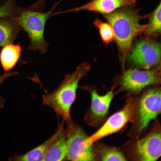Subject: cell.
<instances>
[{"instance_id":"1","label":"cell","mask_w":161,"mask_h":161,"mask_svg":"<svg viewBox=\"0 0 161 161\" xmlns=\"http://www.w3.org/2000/svg\"><path fill=\"white\" fill-rule=\"evenodd\" d=\"M139 10L129 7L119 8L102 15L112 27L116 43L122 53L126 55L131 47L134 38L144 32L147 25L140 21L147 18L148 15L141 16Z\"/></svg>"},{"instance_id":"2","label":"cell","mask_w":161,"mask_h":161,"mask_svg":"<svg viewBox=\"0 0 161 161\" xmlns=\"http://www.w3.org/2000/svg\"><path fill=\"white\" fill-rule=\"evenodd\" d=\"M90 69L91 65L87 62L79 64L74 72L65 76L56 89L42 95L43 104L52 109L68 123L71 121L70 109L76 99L79 82Z\"/></svg>"},{"instance_id":"3","label":"cell","mask_w":161,"mask_h":161,"mask_svg":"<svg viewBox=\"0 0 161 161\" xmlns=\"http://www.w3.org/2000/svg\"><path fill=\"white\" fill-rule=\"evenodd\" d=\"M156 120L144 137H132L122 147L127 160L133 161L157 160L161 156V130Z\"/></svg>"},{"instance_id":"4","label":"cell","mask_w":161,"mask_h":161,"mask_svg":"<svg viewBox=\"0 0 161 161\" xmlns=\"http://www.w3.org/2000/svg\"><path fill=\"white\" fill-rule=\"evenodd\" d=\"M60 2L55 4L46 12L31 10L25 8L20 15L13 17L27 34L30 42L28 49L38 51L42 54L46 52L49 43L44 37L45 24L47 20L52 16L53 10Z\"/></svg>"},{"instance_id":"5","label":"cell","mask_w":161,"mask_h":161,"mask_svg":"<svg viewBox=\"0 0 161 161\" xmlns=\"http://www.w3.org/2000/svg\"><path fill=\"white\" fill-rule=\"evenodd\" d=\"M161 97L160 88H155L145 91L137 99L135 114L128 136L139 137L150 122L156 120L161 113Z\"/></svg>"},{"instance_id":"6","label":"cell","mask_w":161,"mask_h":161,"mask_svg":"<svg viewBox=\"0 0 161 161\" xmlns=\"http://www.w3.org/2000/svg\"><path fill=\"white\" fill-rule=\"evenodd\" d=\"M68 124L65 160L75 161L96 160L93 144L89 143L88 136L79 126L72 121Z\"/></svg>"},{"instance_id":"7","label":"cell","mask_w":161,"mask_h":161,"mask_svg":"<svg viewBox=\"0 0 161 161\" xmlns=\"http://www.w3.org/2000/svg\"><path fill=\"white\" fill-rule=\"evenodd\" d=\"M137 103V99L132 97L128 98L121 110L107 118L97 131L89 137V143L93 144L101 138L120 131L128 122L132 123L135 114Z\"/></svg>"},{"instance_id":"8","label":"cell","mask_w":161,"mask_h":161,"mask_svg":"<svg viewBox=\"0 0 161 161\" xmlns=\"http://www.w3.org/2000/svg\"><path fill=\"white\" fill-rule=\"evenodd\" d=\"M80 88L88 91L91 97V104L84 117L89 125L100 127L107 119L110 106L114 97L112 90L103 95H99L92 86L87 85Z\"/></svg>"},{"instance_id":"9","label":"cell","mask_w":161,"mask_h":161,"mask_svg":"<svg viewBox=\"0 0 161 161\" xmlns=\"http://www.w3.org/2000/svg\"><path fill=\"white\" fill-rule=\"evenodd\" d=\"M161 46L159 43L147 38L137 43L128 55L136 65L148 69L160 61Z\"/></svg>"},{"instance_id":"10","label":"cell","mask_w":161,"mask_h":161,"mask_svg":"<svg viewBox=\"0 0 161 161\" xmlns=\"http://www.w3.org/2000/svg\"><path fill=\"white\" fill-rule=\"evenodd\" d=\"M159 69L148 71L130 69L125 71L121 78L123 88L131 92L137 93L148 86L160 82Z\"/></svg>"},{"instance_id":"11","label":"cell","mask_w":161,"mask_h":161,"mask_svg":"<svg viewBox=\"0 0 161 161\" xmlns=\"http://www.w3.org/2000/svg\"><path fill=\"white\" fill-rule=\"evenodd\" d=\"M136 2V0H92L83 6L58 12V13L87 10L107 14L118 8L134 6Z\"/></svg>"},{"instance_id":"12","label":"cell","mask_w":161,"mask_h":161,"mask_svg":"<svg viewBox=\"0 0 161 161\" xmlns=\"http://www.w3.org/2000/svg\"><path fill=\"white\" fill-rule=\"evenodd\" d=\"M22 30L13 17L0 18V47L13 44Z\"/></svg>"},{"instance_id":"13","label":"cell","mask_w":161,"mask_h":161,"mask_svg":"<svg viewBox=\"0 0 161 161\" xmlns=\"http://www.w3.org/2000/svg\"><path fill=\"white\" fill-rule=\"evenodd\" d=\"M67 129H64L47 149L42 161H61L67 151Z\"/></svg>"},{"instance_id":"14","label":"cell","mask_w":161,"mask_h":161,"mask_svg":"<svg viewBox=\"0 0 161 161\" xmlns=\"http://www.w3.org/2000/svg\"><path fill=\"white\" fill-rule=\"evenodd\" d=\"M64 129L62 124L59 125L55 133L49 139L27 153L11 158L12 160L42 161L46 151L52 143Z\"/></svg>"},{"instance_id":"15","label":"cell","mask_w":161,"mask_h":161,"mask_svg":"<svg viewBox=\"0 0 161 161\" xmlns=\"http://www.w3.org/2000/svg\"><path fill=\"white\" fill-rule=\"evenodd\" d=\"M21 52V48L18 44H11L3 47L0 53V61L5 72L11 69L15 65Z\"/></svg>"},{"instance_id":"16","label":"cell","mask_w":161,"mask_h":161,"mask_svg":"<svg viewBox=\"0 0 161 161\" xmlns=\"http://www.w3.org/2000/svg\"><path fill=\"white\" fill-rule=\"evenodd\" d=\"M97 160L102 161H127L121 149L104 144L93 145Z\"/></svg>"},{"instance_id":"17","label":"cell","mask_w":161,"mask_h":161,"mask_svg":"<svg viewBox=\"0 0 161 161\" xmlns=\"http://www.w3.org/2000/svg\"><path fill=\"white\" fill-rule=\"evenodd\" d=\"M148 18V23L147 24L144 32L148 37H155L161 33V3L151 14Z\"/></svg>"},{"instance_id":"18","label":"cell","mask_w":161,"mask_h":161,"mask_svg":"<svg viewBox=\"0 0 161 161\" xmlns=\"http://www.w3.org/2000/svg\"><path fill=\"white\" fill-rule=\"evenodd\" d=\"M93 23L99 30L100 35L104 43L108 44L114 40L113 30L109 23L103 22L98 18H97Z\"/></svg>"},{"instance_id":"19","label":"cell","mask_w":161,"mask_h":161,"mask_svg":"<svg viewBox=\"0 0 161 161\" xmlns=\"http://www.w3.org/2000/svg\"><path fill=\"white\" fill-rule=\"evenodd\" d=\"M18 74V72L16 71L6 72L4 74L0 75V85L6 79L10 77L15 76Z\"/></svg>"},{"instance_id":"20","label":"cell","mask_w":161,"mask_h":161,"mask_svg":"<svg viewBox=\"0 0 161 161\" xmlns=\"http://www.w3.org/2000/svg\"><path fill=\"white\" fill-rule=\"evenodd\" d=\"M46 1V0H38L37 2L40 5L44 6L45 5Z\"/></svg>"}]
</instances>
